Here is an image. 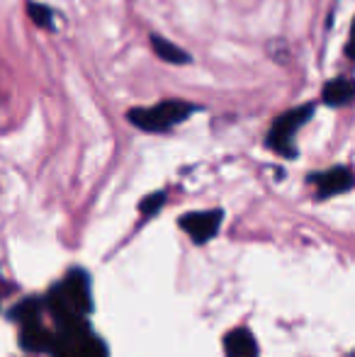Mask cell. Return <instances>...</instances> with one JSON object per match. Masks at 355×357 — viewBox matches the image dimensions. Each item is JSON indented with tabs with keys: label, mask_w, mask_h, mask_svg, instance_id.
<instances>
[{
	"label": "cell",
	"mask_w": 355,
	"mask_h": 357,
	"mask_svg": "<svg viewBox=\"0 0 355 357\" xmlns=\"http://www.w3.org/2000/svg\"><path fill=\"white\" fill-rule=\"evenodd\" d=\"M346 56L351 59V61H355V20L351 22V37H348V44H346Z\"/></svg>",
	"instance_id": "cell-14"
},
{
	"label": "cell",
	"mask_w": 355,
	"mask_h": 357,
	"mask_svg": "<svg viewBox=\"0 0 355 357\" xmlns=\"http://www.w3.org/2000/svg\"><path fill=\"white\" fill-rule=\"evenodd\" d=\"M309 183L317 188V199H328L336 195H346L355 188V175L346 165H333L322 173L309 175Z\"/></svg>",
	"instance_id": "cell-6"
},
{
	"label": "cell",
	"mask_w": 355,
	"mask_h": 357,
	"mask_svg": "<svg viewBox=\"0 0 355 357\" xmlns=\"http://www.w3.org/2000/svg\"><path fill=\"white\" fill-rule=\"evenodd\" d=\"M42 311H44V299H39V296H27V299H22L17 306L10 309V319L17 321L20 326L37 324V321H42Z\"/></svg>",
	"instance_id": "cell-11"
},
{
	"label": "cell",
	"mask_w": 355,
	"mask_h": 357,
	"mask_svg": "<svg viewBox=\"0 0 355 357\" xmlns=\"http://www.w3.org/2000/svg\"><path fill=\"white\" fill-rule=\"evenodd\" d=\"M195 112H199V107L188 100H161L151 107H132L127 112V122L146 134H163L183 124Z\"/></svg>",
	"instance_id": "cell-2"
},
{
	"label": "cell",
	"mask_w": 355,
	"mask_h": 357,
	"mask_svg": "<svg viewBox=\"0 0 355 357\" xmlns=\"http://www.w3.org/2000/svg\"><path fill=\"white\" fill-rule=\"evenodd\" d=\"M27 15H29V20H32L37 27H42V29H49L52 32L56 24H54V20H56V13H54L49 5H44V3H34V0H29L27 3Z\"/></svg>",
	"instance_id": "cell-12"
},
{
	"label": "cell",
	"mask_w": 355,
	"mask_h": 357,
	"mask_svg": "<svg viewBox=\"0 0 355 357\" xmlns=\"http://www.w3.org/2000/svg\"><path fill=\"white\" fill-rule=\"evenodd\" d=\"M52 357H109L103 338L88 328V324L56 328Z\"/></svg>",
	"instance_id": "cell-4"
},
{
	"label": "cell",
	"mask_w": 355,
	"mask_h": 357,
	"mask_svg": "<svg viewBox=\"0 0 355 357\" xmlns=\"http://www.w3.org/2000/svg\"><path fill=\"white\" fill-rule=\"evenodd\" d=\"M166 204V190H158V192L149 195V197H144L142 202H139V212L144 216H153L158 214V209Z\"/></svg>",
	"instance_id": "cell-13"
},
{
	"label": "cell",
	"mask_w": 355,
	"mask_h": 357,
	"mask_svg": "<svg viewBox=\"0 0 355 357\" xmlns=\"http://www.w3.org/2000/svg\"><path fill=\"white\" fill-rule=\"evenodd\" d=\"M322 102L326 107H348L355 102V78L338 75L324 83L322 88Z\"/></svg>",
	"instance_id": "cell-7"
},
{
	"label": "cell",
	"mask_w": 355,
	"mask_h": 357,
	"mask_svg": "<svg viewBox=\"0 0 355 357\" xmlns=\"http://www.w3.org/2000/svg\"><path fill=\"white\" fill-rule=\"evenodd\" d=\"M54 338H56V333H52V331H49L42 321H37V324L22 326V333H20V345H22L27 353H49V355H52Z\"/></svg>",
	"instance_id": "cell-8"
},
{
	"label": "cell",
	"mask_w": 355,
	"mask_h": 357,
	"mask_svg": "<svg viewBox=\"0 0 355 357\" xmlns=\"http://www.w3.org/2000/svg\"><path fill=\"white\" fill-rule=\"evenodd\" d=\"M227 357H258V343L248 328H234L224 338Z\"/></svg>",
	"instance_id": "cell-9"
},
{
	"label": "cell",
	"mask_w": 355,
	"mask_h": 357,
	"mask_svg": "<svg viewBox=\"0 0 355 357\" xmlns=\"http://www.w3.org/2000/svg\"><path fill=\"white\" fill-rule=\"evenodd\" d=\"M314 109H317V105L307 102V105H299V107L287 109L280 117H275L266 137L268 149L273 153L282 155V158H297L299 153H297V146H294V137L314 117Z\"/></svg>",
	"instance_id": "cell-3"
},
{
	"label": "cell",
	"mask_w": 355,
	"mask_h": 357,
	"mask_svg": "<svg viewBox=\"0 0 355 357\" xmlns=\"http://www.w3.org/2000/svg\"><path fill=\"white\" fill-rule=\"evenodd\" d=\"M224 212L222 209H207V212H188L178 219V226L185 234L192 238V243L202 245L217 236V231L222 229Z\"/></svg>",
	"instance_id": "cell-5"
},
{
	"label": "cell",
	"mask_w": 355,
	"mask_h": 357,
	"mask_svg": "<svg viewBox=\"0 0 355 357\" xmlns=\"http://www.w3.org/2000/svg\"><path fill=\"white\" fill-rule=\"evenodd\" d=\"M149 42H151L153 54H156V56L161 59V61L173 63V66H183V63L192 61V56H190V54L185 52L183 47L173 44L171 39L161 37V34H151V37H149Z\"/></svg>",
	"instance_id": "cell-10"
},
{
	"label": "cell",
	"mask_w": 355,
	"mask_h": 357,
	"mask_svg": "<svg viewBox=\"0 0 355 357\" xmlns=\"http://www.w3.org/2000/svg\"><path fill=\"white\" fill-rule=\"evenodd\" d=\"M44 309L54 316L59 328L88 324L93 311V289H90V275L81 268L66 273L61 282H56L44 296Z\"/></svg>",
	"instance_id": "cell-1"
}]
</instances>
